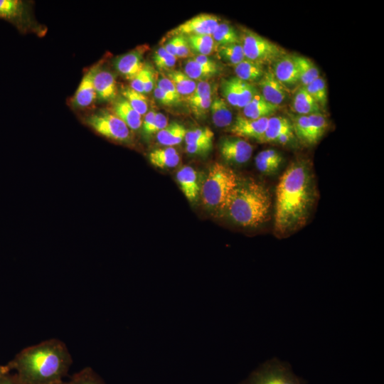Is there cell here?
Masks as SVG:
<instances>
[{"label":"cell","mask_w":384,"mask_h":384,"mask_svg":"<svg viewBox=\"0 0 384 384\" xmlns=\"http://www.w3.org/2000/svg\"><path fill=\"white\" fill-rule=\"evenodd\" d=\"M85 122L101 135L120 142L131 139L129 127L114 114L99 110L85 119Z\"/></svg>","instance_id":"obj_8"},{"label":"cell","mask_w":384,"mask_h":384,"mask_svg":"<svg viewBox=\"0 0 384 384\" xmlns=\"http://www.w3.org/2000/svg\"><path fill=\"white\" fill-rule=\"evenodd\" d=\"M186 132L183 125L173 122L156 133V139L161 144L172 147L184 140Z\"/></svg>","instance_id":"obj_27"},{"label":"cell","mask_w":384,"mask_h":384,"mask_svg":"<svg viewBox=\"0 0 384 384\" xmlns=\"http://www.w3.org/2000/svg\"><path fill=\"white\" fill-rule=\"evenodd\" d=\"M180 96H190L194 91L196 82L180 70H171L167 73Z\"/></svg>","instance_id":"obj_31"},{"label":"cell","mask_w":384,"mask_h":384,"mask_svg":"<svg viewBox=\"0 0 384 384\" xmlns=\"http://www.w3.org/2000/svg\"><path fill=\"white\" fill-rule=\"evenodd\" d=\"M48 384H68L67 382H64L62 380H59V381H56V382H53V383H48Z\"/></svg>","instance_id":"obj_55"},{"label":"cell","mask_w":384,"mask_h":384,"mask_svg":"<svg viewBox=\"0 0 384 384\" xmlns=\"http://www.w3.org/2000/svg\"><path fill=\"white\" fill-rule=\"evenodd\" d=\"M153 59L157 68L169 70L174 67L177 58L169 53L162 46L155 50Z\"/></svg>","instance_id":"obj_39"},{"label":"cell","mask_w":384,"mask_h":384,"mask_svg":"<svg viewBox=\"0 0 384 384\" xmlns=\"http://www.w3.org/2000/svg\"><path fill=\"white\" fill-rule=\"evenodd\" d=\"M283 161L282 154L274 149L262 150L255 158L257 169L267 176L275 174L281 168Z\"/></svg>","instance_id":"obj_19"},{"label":"cell","mask_w":384,"mask_h":384,"mask_svg":"<svg viewBox=\"0 0 384 384\" xmlns=\"http://www.w3.org/2000/svg\"><path fill=\"white\" fill-rule=\"evenodd\" d=\"M0 384H22L18 376L14 375H9L8 373L0 375Z\"/></svg>","instance_id":"obj_52"},{"label":"cell","mask_w":384,"mask_h":384,"mask_svg":"<svg viewBox=\"0 0 384 384\" xmlns=\"http://www.w3.org/2000/svg\"><path fill=\"white\" fill-rule=\"evenodd\" d=\"M317 198L315 178L310 162L304 159L293 161L277 185L274 230L285 238L304 226Z\"/></svg>","instance_id":"obj_1"},{"label":"cell","mask_w":384,"mask_h":384,"mask_svg":"<svg viewBox=\"0 0 384 384\" xmlns=\"http://www.w3.org/2000/svg\"><path fill=\"white\" fill-rule=\"evenodd\" d=\"M179 41V36H175L164 45L165 50L172 55L176 56Z\"/></svg>","instance_id":"obj_50"},{"label":"cell","mask_w":384,"mask_h":384,"mask_svg":"<svg viewBox=\"0 0 384 384\" xmlns=\"http://www.w3.org/2000/svg\"><path fill=\"white\" fill-rule=\"evenodd\" d=\"M240 39L245 58L263 65H272L287 53L280 46L248 28L241 29Z\"/></svg>","instance_id":"obj_5"},{"label":"cell","mask_w":384,"mask_h":384,"mask_svg":"<svg viewBox=\"0 0 384 384\" xmlns=\"http://www.w3.org/2000/svg\"><path fill=\"white\" fill-rule=\"evenodd\" d=\"M272 65L271 69L274 76L287 88L299 82L294 55L287 53L277 59Z\"/></svg>","instance_id":"obj_15"},{"label":"cell","mask_w":384,"mask_h":384,"mask_svg":"<svg viewBox=\"0 0 384 384\" xmlns=\"http://www.w3.org/2000/svg\"><path fill=\"white\" fill-rule=\"evenodd\" d=\"M279 107L265 100L257 92L251 101L242 108L243 116L249 119H260L272 117Z\"/></svg>","instance_id":"obj_20"},{"label":"cell","mask_w":384,"mask_h":384,"mask_svg":"<svg viewBox=\"0 0 384 384\" xmlns=\"http://www.w3.org/2000/svg\"><path fill=\"white\" fill-rule=\"evenodd\" d=\"M114 66L122 76L131 80L144 68L142 53L134 50L121 55L114 59Z\"/></svg>","instance_id":"obj_17"},{"label":"cell","mask_w":384,"mask_h":384,"mask_svg":"<svg viewBox=\"0 0 384 384\" xmlns=\"http://www.w3.org/2000/svg\"><path fill=\"white\" fill-rule=\"evenodd\" d=\"M142 71L143 75L144 93H149L154 88V76L153 72L149 68L144 66Z\"/></svg>","instance_id":"obj_47"},{"label":"cell","mask_w":384,"mask_h":384,"mask_svg":"<svg viewBox=\"0 0 384 384\" xmlns=\"http://www.w3.org/2000/svg\"><path fill=\"white\" fill-rule=\"evenodd\" d=\"M292 131L294 130L289 118L283 116H272L269 118L267 128L257 142L276 143L281 135Z\"/></svg>","instance_id":"obj_21"},{"label":"cell","mask_w":384,"mask_h":384,"mask_svg":"<svg viewBox=\"0 0 384 384\" xmlns=\"http://www.w3.org/2000/svg\"><path fill=\"white\" fill-rule=\"evenodd\" d=\"M210 110L213 123L217 127H230L233 124V112L229 104L223 98L216 96L212 99Z\"/></svg>","instance_id":"obj_24"},{"label":"cell","mask_w":384,"mask_h":384,"mask_svg":"<svg viewBox=\"0 0 384 384\" xmlns=\"http://www.w3.org/2000/svg\"><path fill=\"white\" fill-rule=\"evenodd\" d=\"M156 86L171 98L175 103L180 102L181 96L169 78L166 77L159 78Z\"/></svg>","instance_id":"obj_42"},{"label":"cell","mask_w":384,"mask_h":384,"mask_svg":"<svg viewBox=\"0 0 384 384\" xmlns=\"http://www.w3.org/2000/svg\"><path fill=\"white\" fill-rule=\"evenodd\" d=\"M176 180L186 198L191 203L196 202L201 188L197 171L191 166H185L177 172Z\"/></svg>","instance_id":"obj_18"},{"label":"cell","mask_w":384,"mask_h":384,"mask_svg":"<svg viewBox=\"0 0 384 384\" xmlns=\"http://www.w3.org/2000/svg\"><path fill=\"white\" fill-rule=\"evenodd\" d=\"M292 109L296 114L310 115L316 113H324V111L315 100L301 86L294 93L292 103Z\"/></svg>","instance_id":"obj_23"},{"label":"cell","mask_w":384,"mask_h":384,"mask_svg":"<svg viewBox=\"0 0 384 384\" xmlns=\"http://www.w3.org/2000/svg\"><path fill=\"white\" fill-rule=\"evenodd\" d=\"M113 112L129 129L137 130L141 127L142 116L132 108L125 98L120 97L114 102Z\"/></svg>","instance_id":"obj_22"},{"label":"cell","mask_w":384,"mask_h":384,"mask_svg":"<svg viewBox=\"0 0 384 384\" xmlns=\"http://www.w3.org/2000/svg\"><path fill=\"white\" fill-rule=\"evenodd\" d=\"M93 84L97 98L100 101H110L117 96V87L115 78L107 70L97 66L94 75Z\"/></svg>","instance_id":"obj_16"},{"label":"cell","mask_w":384,"mask_h":384,"mask_svg":"<svg viewBox=\"0 0 384 384\" xmlns=\"http://www.w3.org/2000/svg\"><path fill=\"white\" fill-rule=\"evenodd\" d=\"M271 208L268 189L262 183L248 178L239 180L225 212L239 226L257 228L269 220Z\"/></svg>","instance_id":"obj_3"},{"label":"cell","mask_w":384,"mask_h":384,"mask_svg":"<svg viewBox=\"0 0 384 384\" xmlns=\"http://www.w3.org/2000/svg\"><path fill=\"white\" fill-rule=\"evenodd\" d=\"M218 53L222 60L234 66L245 59L240 43L218 46Z\"/></svg>","instance_id":"obj_35"},{"label":"cell","mask_w":384,"mask_h":384,"mask_svg":"<svg viewBox=\"0 0 384 384\" xmlns=\"http://www.w3.org/2000/svg\"><path fill=\"white\" fill-rule=\"evenodd\" d=\"M269 118L254 119L239 115L229 127V131L236 137L252 138L257 141L265 132Z\"/></svg>","instance_id":"obj_13"},{"label":"cell","mask_w":384,"mask_h":384,"mask_svg":"<svg viewBox=\"0 0 384 384\" xmlns=\"http://www.w3.org/2000/svg\"><path fill=\"white\" fill-rule=\"evenodd\" d=\"M156 112L154 110H150L145 115L144 120L142 121V129L144 134L147 132L150 127L151 126L154 119Z\"/></svg>","instance_id":"obj_51"},{"label":"cell","mask_w":384,"mask_h":384,"mask_svg":"<svg viewBox=\"0 0 384 384\" xmlns=\"http://www.w3.org/2000/svg\"><path fill=\"white\" fill-rule=\"evenodd\" d=\"M142 70L132 80H131L130 87L138 92L144 94V89L143 82V75Z\"/></svg>","instance_id":"obj_48"},{"label":"cell","mask_w":384,"mask_h":384,"mask_svg":"<svg viewBox=\"0 0 384 384\" xmlns=\"http://www.w3.org/2000/svg\"><path fill=\"white\" fill-rule=\"evenodd\" d=\"M68 384H105L101 377L90 367L75 373Z\"/></svg>","instance_id":"obj_37"},{"label":"cell","mask_w":384,"mask_h":384,"mask_svg":"<svg viewBox=\"0 0 384 384\" xmlns=\"http://www.w3.org/2000/svg\"><path fill=\"white\" fill-rule=\"evenodd\" d=\"M184 73L191 79L203 80L215 75L218 72V66H206L193 58H189L184 64Z\"/></svg>","instance_id":"obj_30"},{"label":"cell","mask_w":384,"mask_h":384,"mask_svg":"<svg viewBox=\"0 0 384 384\" xmlns=\"http://www.w3.org/2000/svg\"><path fill=\"white\" fill-rule=\"evenodd\" d=\"M186 37L191 51L198 55L208 56L216 46L211 35H188Z\"/></svg>","instance_id":"obj_32"},{"label":"cell","mask_w":384,"mask_h":384,"mask_svg":"<svg viewBox=\"0 0 384 384\" xmlns=\"http://www.w3.org/2000/svg\"><path fill=\"white\" fill-rule=\"evenodd\" d=\"M196 62L206 66H216L217 63L207 55H198L193 58Z\"/></svg>","instance_id":"obj_53"},{"label":"cell","mask_w":384,"mask_h":384,"mask_svg":"<svg viewBox=\"0 0 384 384\" xmlns=\"http://www.w3.org/2000/svg\"><path fill=\"white\" fill-rule=\"evenodd\" d=\"M96 65L89 69L82 78L72 98V106L76 109L90 107L97 98L93 84V75L97 68Z\"/></svg>","instance_id":"obj_14"},{"label":"cell","mask_w":384,"mask_h":384,"mask_svg":"<svg viewBox=\"0 0 384 384\" xmlns=\"http://www.w3.org/2000/svg\"><path fill=\"white\" fill-rule=\"evenodd\" d=\"M299 80L302 87H305L320 76L319 70L316 65L308 58L294 55Z\"/></svg>","instance_id":"obj_28"},{"label":"cell","mask_w":384,"mask_h":384,"mask_svg":"<svg viewBox=\"0 0 384 384\" xmlns=\"http://www.w3.org/2000/svg\"><path fill=\"white\" fill-rule=\"evenodd\" d=\"M324 111L327 105L328 92L326 80L321 76L304 87Z\"/></svg>","instance_id":"obj_33"},{"label":"cell","mask_w":384,"mask_h":384,"mask_svg":"<svg viewBox=\"0 0 384 384\" xmlns=\"http://www.w3.org/2000/svg\"><path fill=\"white\" fill-rule=\"evenodd\" d=\"M219 151L225 162L230 164L241 165L250 159L253 147L245 139L233 136L221 139Z\"/></svg>","instance_id":"obj_9"},{"label":"cell","mask_w":384,"mask_h":384,"mask_svg":"<svg viewBox=\"0 0 384 384\" xmlns=\"http://www.w3.org/2000/svg\"><path fill=\"white\" fill-rule=\"evenodd\" d=\"M9 370V368H8L7 366H0V375L7 373Z\"/></svg>","instance_id":"obj_54"},{"label":"cell","mask_w":384,"mask_h":384,"mask_svg":"<svg viewBox=\"0 0 384 384\" xmlns=\"http://www.w3.org/2000/svg\"><path fill=\"white\" fill-rule=\"evenodd\" d=\"M213 132L208 128H197L187 131L184 141L186 145L203 142H212Z\"/></svg>","instance_id":"obj_38"},{"label":"cell","mask_w":384,"mask_h":384,"mask_svg":"<svg viewBox=\"0 0 384 384\" xmlns=\"http://www.w3.org/2000/svg\"><path fill=\"white\" fill-rule=\"evenodd\" d=\"M238 183L233 169L220 163L213 164L201 188L203 205L213 212H225Z\"/></svg>","instance_id":"obj_4"},{"label":"cell","mask_w":384,"mask_h":384,"mask_svg":"<svg viewBox=\"0 0 384 384\" xmlns=\"http://www.w3.org/2000/svg\"><path fill=\"white\" fill-rule=\"evenodd\" d=\"M289 117L295 137L306 146L315 145L329 128V120L322 112Z\"/></svg>","instance_id":"obj_7"},{"label":"cell","mask_w":384,"mask_h":384,"mask_svg":"<svg viewBox=\"0 0 384 384\" xmlns=\"http://www.w3.org/2000/svg\"><path fill=\"white\" fill-rule=\"evenodd\" d=\"M0 18L11 23L21 31H26L30 22L28 3L21 0H0Z\"/></svg>","instance_id":"obj_12"},{"label":"cell","mask_w":384,"mask_h":384,"mask_svg":"<svg viewBox=\"0 0 384 384\" xmlns=\"http://www.w3.org/2000/svg\"><path fill=\"white\" fill-rule=\"evenodd\" d=\"M223 99L231 106L238 107L240 100V80L237 77L225 79L221 82Z\"/></svg>","instance_id":"obj_34"},{"label":"cell","mask_w":384,"mask_h":384,"mask_svg":"<svg viewBox=\"0 0 384 384\" xmlns=\"http://www.w3.org/2000/svg\"><path fill=\"white\" fill-rule=\"evenodd\" d=\"M210 85L206 80H201L196 84L193 92L188 98H200L211 97Z\"/></svg>","instance_id":"obj_44"},{"label":"cell","mask_w":384,"mask_h":384,"mask_svg":"<svg viewBox=\"0 0 384 384\" xmlns=\"http://www.w3.org/2000/svg\"><path fill=\"white\" fill-rule=\"evenodd\" d=\"M154 95L156 99L163 105L169 106L171 105L176 104L171 100V98H170L164 91H162L157 86L154 89Z\"/></svg>","instance_id":"obj_49"},{"label":"cell","mask_w":384,"mask_h":384,"mask_svg":"<svg viewBox=\"0 0 384 384\" xmlns=\"http://www.w3.org/2000/svg\"><path fill=\"white\" fill-rule=\"evenodd\" d=\"M187 100L190 107L196 115L205 114L210 108L212 102L211 97L187 98Z\"/></svg>","instance_id":"obj_41"},{"label":"cell","mask_w":384,"mask_h":384,"mask_svg":"<svg viewBox=\"0 0 384 384\" xmlns=\"http://www.w3.org/2000/svg\"><path fill=\"white\" fill-rule=\"evenodd\" d=\"M72 362L66 345L50 338L21 350L7 366L22 384H48L62 380Z\"/></svg>","instance_id":"obj_2"},{"label":"cell","mask_w":384,"mask_h":384,"mask_svg":"<svg viewBox=\"0 0 384 384\" xmlns=\"http://www.w3.org/2000/svg\"><path fill=\"white\" fill-rule=\"evenodd\" d=\"M211 36L218 47L240 43V34L232 25L225 22H220Z\"/></svg>","instance_id":"obj_29"},{"label":"cell","mask_w":384,"mask_h":384,"mask_svg":"<svg viewBox=\"0 0 384 384\" xmlns=\"http://www.w3.org/2000/svg\"><path fill=\"white\" fill-rule=\"evenodd\" d=\"M212 142H203L186 146V151L191 154H205L212 149Z\"/></svg>","instance_id":"obj_45"},{"label":"cell","mask_w":384,"mask_h":384,"mask_svg":"<svg viewBox=\"0 0 384 384\" xmlns=\"http://www.w3.org/2000/svg\"><path fill=\"white\" fill-rule=\"evenodd\" d=\"M240 100L238 105L239 108L245 107L258 92L252 83L241 80H240Z\"/></svg>","instance_id":"obj_40"},{"label":"cell","mask_w":384,"mask_h":384,"mask_svg":"<svg viewBox=\"0 0 384 384\" xmlns=\"http://www.w3.org/2000/svg\"><path fill=\"white\" fill-rule=\"evenodd\" d=\"M220 23V19L215 15L201 14L171 30L168 36L212 35Z\"/></svg>","instance_id":"obj_10"},{"label":"cell","mask_w":384,"mask_h":384,"mask_svg":"<svg viewBox=\"0 0 384 384\" xmlns=\"http://www.w3.org/2000/svg\"><path fill=\"white\" fill-rule=\"evenodd\" d=\"M260 94L268 102L279 107L285 102L289 95V88L274 76L271 68L266 70L258 81Z\"/></svg>","instance_id":"obj_11"},{"label":"cell","mask_w":384,"mask_h":384,"mask_svg":"<svg viewBox=\"0 0 384 384\" xmlns=\"http://www.w3.org/2000/svg\"><path fill=\"white\" fill-rule=\"evenodd\" d=\"M234 71L238 79L251 83L258 82L265 70L263 65L245 58L234 66Z\"/></svg>","instance_id":"obj_26"},{"label":"cell","mask_w":384,"mask_h":384,"mask_svg":"<svg viewBox=\"0 0 384 384\" xmlns=\"http://www.w3.org/2000/svg\"><path fill=\"white\" fill-rule=\"evenodd\" d=\"M122 95L132 108L141 116L144 115L147 112L148 100L144 94L135 91L130 87H126L122 90Z\"/></svg>","instance_id":"obj_36"},{"label":"cell","mask_w":384,"mask_h":384,"mask_svg":"<svg viewBox=\"0 0 384 384\" xmlns=\"http://www.w3.org/2000/svg\"><path fill=\"white\" fill-rule=\"evenodd\" d=\"M168 125L167 117L161 112H156L153 123L145 135L156 134Z\"/></svg>","instance_id":"obj_43"},{"label":"cell","mask_w":384,"mask_h":384,"mask_svg":"<svg viewBox=\"0 0 384 384\" xmlns=\"http://www.w3.org/2000/svg\"><path fill=\"white\" fill-rule=\"evenodd\" d=\"M179 41L176 50V58H188L192 54V51L188 45L186 36L178 35Z\"/></svg>","instance_id":"obj_46"},{"label":"cell","mask_w":384,"mask_h":384,"mask_svg":"<svg viewBox=\"0 0 384 384\" xmlns=\"http://www.w3.org/2000/svg\"><path fill=\"white\" fill-rule=\"evenodd\" d=\"M239 384H306V382L294 373L288 363L273 358L260 365Z\"/></svg>","instance_id":"obj_6"},{"label":"cell","mask_w":384,"mask_h":384,"mask_svg":"<svg viewBox=\"0 0 384 384\" xmlns=\"http://www.w3.org/2000/svg\"><path fill=\"white\" fill-rule=\"evenodd\" d=\"M150 163L160 169H169L176 166L180 161V156L176 149L171 146L156 149L149 154Z\"/></svg>","instance_id":"obj_25"}]
</instances>
